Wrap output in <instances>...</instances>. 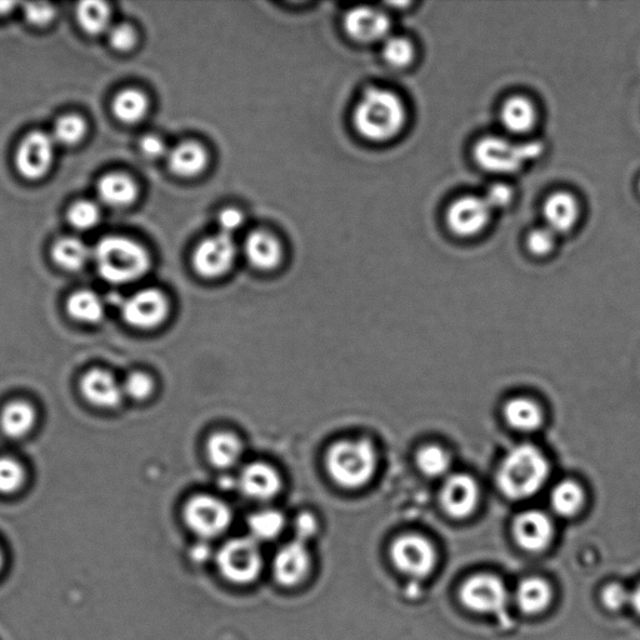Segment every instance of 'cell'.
I'll use <instances>...</instances> for the list:
<instances>
[{"instance_id":"obj_1","label":"cell","mask_w":640,"mask_h":640,"mask_svg":"<svg viewBox=\"0 0 640 640\" xmlns=\"http://www.w3.org/2000/svg\"><path fill=\"white\" fill-rule=\"evenodd\" d=\"M548 459L534 445L513 448L500 464L497 482L505 497L522 500L533 497L549 477Z\"/></svg>"},{"instance_id":"obj_2","label":"cell","mask_w":640,"mask_h":640,"mask_svg":"<svg viewBox=\"0 0 640 640\" xmlns=\"http://www.w3.org/2000/svg\"><path fill=\"white\" fill-rule=\"evenodd\" d=\"M405 108L397 95L372 88L364 93L354 110V125L363 137L384 142L402 130Z\"/></svg>"},{"instance_id":"obj_3","label":"cell","mask_w":640,"mask_h":640,"mask_svg":"<svg viewBox=\"0 0 640 640\" xmlns=\"http://www.w3.org/2000/svg\"><path fill=\"white\" fill-rule=\"evenodd\" d=\"M100 277L113 284H127L148 272L150 259L142 245L122 237L100 240L94 249Z\"/></svg>"},{"instance_id":"obj_4","label":"cell","mask_w":640,"mask_h":640,"mask_svg":"<svg viewBox=\"0 0 640 640\" xmlns=\"http://www.w3.org/2000/svg\"><path fill=\"white\" fill-rule=\"evenodd\" d=\"M327 468L340 487L362 488L374 477L377 453L367 440H343L329 449Z\"/></svg>"},{"instance_id":"obj_5","label":"cell","mask_w":640,"mask_h":640,"mask_svg":"<svg viewBox=\"0 0 640 640\" xmlns=\"http://www.w3.org/2000/svg\"><path fill=\"white\" fill-rule=\"evenodd\" d=\"M542 144H514L508 139L487 137L475 145L474 157L488 172L509 174L518 172L529 160L539 157Z\"/></svg>"},{"instance_id":"obj_6","label":"cell","mask_w":640,"mask_h":640,"mask_svg":"<svg viewBox=\"0 0 640 640\" xmlns=\"http://www.w3.org/2000/svg\"><path fill=\"white\" fill-rule=\"evenodd\" d=\"M220 572L230 582L249 584L259 577L263 567L262 554L253 538L229 540L218 554Z\"/></svg>"},{"instance_id":"obj_7","label":"cell","mask_w":640,"mask_h":640,"mask_svg":"<svg viewBox=\"0 0 640 640\" xmlns=\"http://www.w3.org/2000/svg\"><path fill=\"white\" fill-rule=\"evenodd\" d=\"M184 520L199 537L214 538L229 528L232 512L222 500L210 495H198L185 504Z\"/></svg>"},{"instance_id":"obj_8","label":"cell","mask_w":640,"mask_h":640,"mask_svg":"<svg viewBox=\"0 0 640 640\" xmlns=\"http://www.w3.org/2000/svg\"><path fill=\"white\" fill-rule=\"evenodd\" d=\"M390 557L400 572L415 578H424L432 573L437 560L432 543L415 534L403 535L395 540Z\"/></svg>"},{"instance_id":"obj_9","label":"cell","mask_w":640,"mask_h":640,"mask_svg":"<svg viewBox=\"0 0 640 640\" xmlns=\"http://www.w3.org/2000/svg\"><path fill=\"white\" fill-rule=\"evenodd\" d=\"M460 600L477 613H499L507 607L508 592L502 580L494 575L479 574L460 588Z\"/></svg>"},{"instance_id":"obj_10","label":"cell","mask_w":640,"mask_h":640,"mask_svg":"<svg viewBox=\"0 0 640 640\" xmlns=\"http://www.w3.org/2000/svg\"><path fill=\"white\" fill-rule=\"evenodd\" d=\"M122 314L125 322L137 329H154L167 319L168 299L157 289H144L125 300Z\"/></svg>"},{"instance_id":"obj_11","label":"cell","mask_w":640,"mask_h":640,"mask_svg":"<svg viewBox=\"0 0 640 640\" xmlns=\"http://www.w3.org/2000/svg\"><path fill=\"white\" fill-rule=\"evenodd\" d=\"M235 244L228 234L220 233L205 239L195 249L193 265L195 272L204 278L222 277L234 263Z\"/></svg>"},{"instance_id":"obj_12","label":"cell","mask_w":640,"mask_h":640,"mask_svg":"<svg viewBox=\"0 0 640 640\" xmlns=\"http://www.w3.org/2000/svg\"><path fill=\"white\" fill-rule=\"evenodd\" d=\"M54 143L53 137L42 132L27 135L15 158L19 173L28 179L42 178L53 163Z\"/></svg>"},{"instance_id":"obj_13","label":"cell","mask_w":640,"mask_h":640,"mask_svg":"<svg viewBox=\"0 0 640 640\" xmlns=\"http://www.w3.org/2000/svg\"><path fill=\"white\" fill-rule=\"evenodd\" d=\"M445 513L455 519L469 517L479 502L477 482L467 474L450 475L440 493Z\"/></svg>"},{"instance_id":"obj_14","label":"cell","mask_w":640,"mask_h":640,"mask_svg":"<svg viewBox=\"0 0 640 640\" xmlns=\"http://www.w3.org/2000/svg\"><path fill=\"white\" fill-rule=\"evenodd\" d=\"M490 209L484 198L464 197L450 205L448 224L450 229L460 237H472L482 232L489 223Z\"/></svg>"},{"instance_id":"obj_15","label":"cell","mask_w":640,"mask_h":640,"mask_svg":"<svg viewBox=\"0 0 640 640\" xmlns=\"http://www.w3.org/2000/svg\"><path fill=\"white\" fill-rule=\"evenodd\" d=\"M513 534L517 543L528 552H542L552 542V520L540 510H527L514 520Z\"/></svg>"},{"instance_id":"obj_16","label":"cell","mask_w":640,"mask_h":640,"mask_svg":"<svg viewBox=\"0 0 640 640\" xmlns=\"http://www.w3.org/2000/svg\"><path fill=\"white\" fill-rule=\"evenodd\" d=\"M309 570V553L300 540L284 545L275 555L274 575L284 587H295L302 583Z\"/></svg>"},{"instance_id":"obj_17","label":"cell","mask_w":640,"mask_h":640,"mask_svg":"<svg viewBox=\"0 0 640 640\" xmlns=\"http://www.w3.org/2000/svg\"><path fill=\"white\" fill-rule=\"evenodd\" d=\"M344 27L353 39L370 43L387 37L390 22L387 15L377 9L359 7L345 15Z\"/></svg>"},{"instance_id":"obj_18","label":"cell","mask_w":640,"mask_h":640,"mask_svg":"<svg viewBox=\"0 0 640 640\" xmlns=\"http://www.w3.org/2000/svg\"><path fill=\"white\" fill-rule=\"evenodd\" d=\"M239 485L247 497L259 502L277 497L282 489V478L277 469L267 463H252L240 474Z\"/></svg>"},{"instance_id":"obj_19","label":"cell","mask_w":640,"mask_h":640,"mask_svg":"<svg viewBox=\"0 0 640 640\" xmlns=\"http://www.w3.org/2000/svg\"><path fill=\"white\" fill-rule=\"evenodd\" d=\"M80 390L89 403L105 409L118 407L124 395L122 385L103 369H93L85 373L80 382Z\"/></svg>"},{"instance_id":"obj_20","label":"cell","mask_w":640,"mask_h":640,"mask_svg":"<svg viewBox=\"0 0 640 640\" xmlns=\"http://www.w3.org/2000/svg\"><path fill=\"white\" fill-rule=\"evenodd\" d=\"M579 207L572 194L558 192L547 199L544 205V217L548 228L555 234L569 232L577 222Z\"/></svg>"},{"instance_id":"obj_21","label":"cell","mask_w":640,"mask_h":640,"mask_svg":"<svg viewBox=\"0 0 640 640\" xmlns=\"http://www.w3.org/2000/svg\"><path fill=\"white\" fill-rule=\"evenodd\" d=\"M245 254L249 263L260 270H272L282 260V248L277 239L267 232L250 233L245 240Z\"/></svg>"},{"instance_id":"obj_22","label":"cell","mask_w":640,"mask_h":640,"mask_svg":"<svg viewBox=\"0 0 640 640\" xmlns=\"http://www.w3.org/2000/svg\"><path fill=\"white\" fill-rule=\"evenodd\" d=\"M207 153L197 143L187 142L177 145L168 154V165L180 177H194L207 165Z\"/></svg>"},{"instance_id":"obj_23","label":"cell","mask_w":640,"mask_h":640,"mask_svg":"<svg viewBox=\"0 0 640 640\" xmlns=\"http://www.w3.org/2000/svg\"><path fill=\"white\" fill-rule=\"evenodd\" d=\"M98 194L110 207H127L137 198L138 188L127 175L113 173L99 180Z\"/></svg>"},{"instance_id":"obj_24","label":"cell","mask_w":640,"mask_h":640,"mask_svg":"<svg viewBox=\"0 0 640 640\" xmlns=\"http://www.w3.org/2000/svg\"><path fill=\"white\" fill-rule=\"evenodd\" d=\"M207 453L210 463L215 468L229 469L234 467L242 457L243 445L232 433H215L208 440Z\"/></svg>"},{"instance_id":"obj_25","label":"cell","mask_w":640,"mask_h":640,"mask_svg":"<svg viewBox=\"0 0 640 640\" xmlns=\"http://www.w3.org/2000/svg\"><path fill=\"white\" fill-rule=\"evenodd\" d=\"M504 417L510 427L520 432H533L543 424L539 405L527 398H515L505 404Z\"/></svg>"},{"instance_id":"obj_26","label":"cell","mask_w":640,"mask_h":640,"mask_svg":"<svg viewBox=\"0 0 640 640\" xmlns=\"http://www.w3.org/2000/svg\"><path fill=\"white\" fill-rule=\"evenodd\" d=\"M519 608L527 614H538L549 607L553 592L550 585L540 578L524 579L515 593Z\"/></svg>"},{"instance_id":"obj_27","label":"cell","mask_w":640,"mask_h":640,"mask_svg":"<svg viewBox=\"0 0 640 640\" xmlns=\"http://www.w3.org/2000/svg\"><path fill=\"white\" fill-rule=\"evenodd\" d=\"M500 119L509 132L523 134L533 128L537 113L534 105L527 98L514 97L503 105Z\"/></svg>"},{"instance_id":"obj_28","label":"cell","mask_w":640,"mask_h":640,"mask_svg":"<svg viewBox=\"0 0 640 640\" xmlns=\"http://www.w3.org/2000/svg\"><path fill=\"white\" fill-rule=\"evenodd\" d=\"M35 423V410L27 402L9 403L3 409L0 425L10 438H22L30 432Z\"/></svg>"},{"instance_id":"obj_29","label":"cell","mask_w":640,"mask_h":640,"mask_svg":"<svg viewBox=\"0 0 640 640\" xmlns=\"http://www.w3.org/2000/svg\"><path fill=\"white\" fill-rule=\"evenodd\" d=\"M550 504H552L554 512L560 517H574L584 505L583 489L573 480H564L552 490Z\"/></svg>"},{"instance_id":"obj_30","label":"cell","mask_w":640,"mask_h":640,"mask_svg":"<svg viewBox=\"0 0 640 640\" xmlns=\"http://www.w3.org/2000/svg\"><path fill=\"white\" fill-rule=\"evenodd\" d=\"M67 310L70 317L78 322L88 324L100 322L104 315L102 300L89 290H80V292L74 293L68 299Z\"/></svg>"},{"instance_id":"obj_31","label":"cell","mask_w":640,"mask_h":640,"mask_svg":"<svg viewBox=\"0 0 640 640\" xmlns=\"http://www.w3.org/2000/svg\"><path fill=\"white\" fill-rule=\"evenodd\" d=\"M148 99L137 89H125L115 97L113 112L124 123L139 122L147 113Z\"/></svg>"},{"instance_id":"obj_32","label":"cell","mask_w":640,"mask_h":640,"mask_svg":"<svg viewBox=\"0 0 640 640\" xmlns=\"http://www.w3.org/2000/svg\"><path fill=\"white\" fill-rule=\"evenodd\" d=\"M52 254L54 262L59 267L67 270H78L87 263L89 249L87 245L77 238H64L54 244Z\"/></svg>"},{"instance_id":"obj_33","label":"cell","mask_w":640,"mask_h":640,"mask_svg":"<svg viewBox=\"0 0 640 640\" xmlns=\"http://www.w3.org/2000/svg\"><path fill=\"white\" fill-rule=\"evenodd\" d=\"M78 20L84 32L92 35L102 34L107 30L110 10L103 2H84L78 5Z\"/></svg>"},{"instance_id":"obj_34","label":"cell","mask_w":640,"mask_h":640,"mask_svg":"<svg viewBox=\"0 0 640 640\" xmlns=\"http://www.w3.org/2000/svg\"><path fill=\"white\" fill-rule=\"evenodd\" d=\"M285 520L277 510H263L255 513L248 520L250 532L254 540H270L277 538L284 529Z\"/></svg>"},{"instance_id":"obj_35","label":"cell","mask_w":640,"mask_h":640,"mask_svg":"<svg viewBox=\"0 0 640 640\" xmlns=\"http://www.w3.org/2000/svg\"><path fill=\"white\" fill-rule=\"evenodd\" d=\"M417 464L422 473L430 478H439L450 469V458L447 452L437 445H428L419 450Z\"/></svg>"},{"instance_id":"obj_36","label":"cell","mask_w":640,"mask_h":640,"mask_svg":"<svg viewBox=\"0 0 640 640\" xmlns=\"http://www.w3.org/2000/svg\"><path fill=\"white\" fill-rule=\"evenodd\" d=\"M85 132H87V125L83 118L72 114L64 115L54 125L53 139L60 144L73 145L84 137Z\"/></svg>"},{"instance_id":"obj_37","label":"cell","mask_w":640,"mask_h":640,"mask_svg":"<svg viewBox=\"0 0 640 640\" xmlns=\"http://www.w3.org/2000/svg\"><path fill=\"white\" fill-rule=\"evenodd\" d=\"M414 53L413 44L408 39L393 37L385 40L383 55L393 67H407L413 62Z\"/></svg>"},{"instance_id":"obj_38","label":"cell","mask_w":640,"mask_h":640,"mask_svg":"<svg viewBox=\"0 0 640 640\" xmlns=\"http://www.w3.org/2000/svg\"><path fill=\"white\" fill-rule=\"evenodd\" d=\"M24 469L17 460L0 458V493L17 492L24 483Z\"/></svg>"},{"instance_id":"obj_39","label":"cell","mask_w":640,"mask_h":640,"mask_svg":"<svg viewBox=\"0 0 640 640\" xmlns=\"http://www.w3.org/2000/svg\"><path fill=\"white\" fill-rule=\"evenodd\" d=\"M99 217L100 212L97 205L87 202V200L75 203L68 213L70 224L83 230L95 227L99 222Z\"/></svg>"},{"instance_id":"obj_40","label":"cell","mask_w":640,"mask_h":640,"mask_svg":"<svg viewBox=\"0 0 640 640\" xmlns=\"http://www.w3.org/2000/svg\"><path fill=\"white\" fill-rule=\"evenodd\" d=\"M124 395L134 400H145L154 390L153 379L148 374L135 372L129 375L122 384Z\"/></svg>"},{"instance_id":"obj_41","label":"cell","mask_w":640,"mask_h":640,"mask_svg":"<svg viewBox=\"0 0 640 640\" xmlns=\"http://www.w3.org/2000/svg\"><path fill=\"white\" fill-rule=\"evenodd\" d=\"M555 234L547 228H538L529 233L527 244L530 252L535 255H547L552 252L555 245Z\"/></svg>"},{"instance_id":"obj_42","label":"cell","mask_w":640,"mask_h":640,"mask_svg":"<svg viewBox=\"0 0 640 640\" xmlns=\"http://www.w3.org/2000/svg\"><path fill=\"white\" fill-rule=\"evenodd\" d=\"M109 40L113 48L125 52V50L134 47L135 42H137V34H135L134 29L129 27V25L120 24L110 30Z\"/></svg>"},{"instance_id":"obj_43","label":"cell","mask_w":640,"mask_h":640,"mask_svg":"<svg viewBox=\"0 0 640 640\" xmlns=\"http://www.w3.org/2000/svg\"><path fill=\"white\" fill-rule=\"evenodd\" d=\"M603 604L610 610H618L630 604V593L620 584H610L603 590Z\"/></svg>"},{"instance_id":"obj_44","label":"cell","mask_w":640,"mask_h":640,"mask_svg":"<svg viewBox=\"0 0 640 640\" xmlns=\"http://www.w3.org/2000/svg\"><path fill=\"white\" fill-rule=\"evenodd\" d=\"M25 17L34 25H45L52 22L55 9L47 3H28L24 7Z\"/></svg>"},{"instance_id":"obj_45","label":"cell","mask_w":640,"mask_h":640,"mask_svg":"<svg viewBox=\"0 0 640 640\" xmlns=\"http://www.w3.org/2000/svg\"><path fill=\"white\" fill-rule=\"evenodd\" d=\"M484 199L490 209H502L512 203L513 190L505 184H494L488 189Z\"/></svg>"},{"instance_id":"obj_46","label":"cell","mask_w":640,"mask_h":640,"mask_svg":"<svg viewBox=\"0 0 640 640\" xmlns=\"http://www.w3.org/2000/svg\"><path fill=\"white\" fill-rule=\"evenodd\" d=\"M243 214L237 209H225L219 215L218 223L222 233L230 235L235 232L244 222Z\"/></svg>"},{"instance_id":"obj_47","label":"cell","mask_w":640,"mask_h":640,"mask_svg":"<svg viewBox=\"0 0 640 640\" xmlns=\"http://www.w3.org/2000/svg\"><path fill=\"white\" fill-rule=\"evenodd\" d=\"M140 149L149 158L162 157L167 152V147L162 139L155 137V135H147L140 140Z\"/></svg>"},{"instance_id":"obj_48","label":"cell","mask_w":640,"mask_h":640,"mask_svg":"<svg viewBox=\"0 0 640 640\" xmlns=\"http://www.w3.org/2000/svg\"><path fill=\"white\" fill-rule=\"evenodd\" d=\"M295 528H297L300 542H302V540L312 537L315 530H317V522H315L312 514L305 513L299 515Z\"/></svg>"},{"instance_id":"obj_49","label":"cell","mask_w":640,"mask_h":640,"mask_svg":"<svg viewBox=\"0 0 640 640\" xmlns=\"http://www.w3.org/2000/svg\"><path fill=\"white\" fill-rule=\"evenodd\" d=\"M630 604H632L635 612L640 615V585L633 590V593H630Z\"/></svg>"},{"instance_id":"obj_50","label":"cell","mask_w":640,"mask_h":640,"mask_svg":"<svg viewBox=\"0 0 640 640\" xmlns=\"http://www.w3.org/2000/svg\"><path fill=\"white\" fill-rule=\"evenodd\" d=\"M14 7V3L0 2V14H7Z\"/></svg>"},{"instance_id":"obj_51","label":"cell","mask_w":640,"mask_h":640,"mask_svg":"<svg viewBox=\"0 0 640 640\" xmlns=\"http://www.w3.org/2000/svg\"><path fill=\"white\" fill-rule=\"evenodd\" d=\"M2 564H3V558H2V553H0V568H2Z\"/></svg>"}]
</instances>
